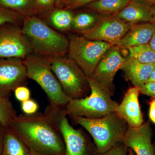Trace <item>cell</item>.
<instances>
[{"mask_svg":"<svg viewBox=\"0 0 155 155\" xmlns=\"http://www.w3.org/2000/svg\"><path fill=\"white\" fill-rule=\"evenodd\" d=\"M8 127L32 155H65L63 135L54 110L49 105L44 113L16 116Z\"/></svg>","mask_w":155,"mask_h":155,"instance_id":"obj_1","label":"cell"},{"mask_svg":"<svg viewBox=\"0 0 155 155\" xmlns=\"http://www.w3.org/2000/svg\"><path fill=\"white\" fill-rule=\"evenodd\" d=\"M22 31L30 42L33 52L38 55L53 58L68 53L69 38L35 16L24 17Z\"/></svg>","mask_w":155,"mask_h":155,"instance_id":"obj_2","label":"cell"},{"mask_svg":"<svg viewBox=\"0 0 155 155\" xmlns=\"http://www.w3.org/2000/svg\"><path fill=\"white\" fill-rule=\"evenodd\" d=\"M69 116L75 124L80 125L90 135L101 155L123 141L129 127L116 112L99 119Z\"/></svg>","mask_w":155,"mask_h":155,"instance_id":"obj_3","label":"cell"},{"mask_svg":"<svg viewBox=\"0 0 155 155\" xmlns=\"http://www.w3.org/2000/svg\"><path fill=\"white\" fill-rule=\"evenodd\" d=\"M28 79L38 84L45 93L50 105L66 108L72 100L65 94L50 66L48 58L30 55L23 60Z\"/></svg>","mask_w":155,"mask_h":155,"instance_id":"obj_4","label":"cell"},{"mask_svg":"<svg viewBox=\"0 0 155 155\" xmlns=\"http://www.w3.org/2000/svg\"><path fill=\"white\" fill-rule=\"evenodd\" d=\"M91 92L88 96L72 99L66 107L68 116L99 119L116 112L119 104L91 78H88Z\"/></svg>","mask_w":155,"mask_h":155,"instance_id":"obj_5","label":"cell"},{"mask_svg":"<svg viewBox=\"0 0 155 155\" xmlns=\"http://www.w3.org/2000/svg\"><path fill=\"white\" fill-rule=\"evenodd\" d=\"M48 58L53 73L67 96L71 99L88 96L91 92L88 77L74 61L65 56Z\"/></svg>","mask_w":155,"mask_h":155,"instance_id":"obj_6","label":"cell"},{"mask_svg":"<svg viewBox=\"0 0 155 155\" xmlns=\"http://www.w3.org/2000/svg\"><path fill=\"white\" fill-rule=\"evenodd\" d=\"M68 57L74 61L88 78L91 77L103 56L112 45L91 40L82 36L69 37Z\"/></svg>","mask_w":155,"mask_h":155,"instance_id":"obj_7","label":"cell"},{"mask_svg":"<svg viewBox=\"0 0 155 155\" xmlns=\"http://www.w3.org/2000/svg\"><path fill=\"white\" fill-rule=\"evenodd\" d=\"M65 145V155H101L94 141L81 128L69 123L66 108L54 107Z\"/></svg>","mask_w":155,"mask_h":155,"instance_id":"obj_8","label":"cell"},{"mask_svg":"<svg viewBox=\"0 0 155 155\" xmlns=\"http://www.w3.org/2000/svg\"><path fill=\"white\" fill-rule=\"evenodd\" d=\"M32 53L30 42L19 25L8 23L0 26V59L23 60Z\"/></svg>","mask_w":155,"mask_h":155,"instance_id":"obj_9","label":"cell"},{"mask_svg":"<svg viewBox=\"0 0 155 155\" xmlns=\"http://www.w3.org/2000/svg\"><path fill=\"white\" fill-rule=\"evenodd\" d=\"M126 60L121 54L120 48L112 45L103 56L90 78L113 97L115 91L114 78Z\"/></svg>","mask_w":155,"mask_h":155,"instance_id":"obj_10","label":"cell"},{"mask_svg":"<svg viewBox=\"0 0 155 155\" xmlns=\"http://www.w3.org/2000/svg\"><path fill=\"white\" fill-rule=\"evenodd\" d=\"M132 25L119 19L114 14H102L93 28L81 35L91 40L100 41L112 45L122 38Z\"/></svg>","mask_w":155,"mask_h":155,"instance_id":"obj_11","label":"cell"},{"mask_svg":"<svg viewBox=\"0 0 155 155\" xmlns=\"http://www.w3.org/2000/svg\"><path fill=\"white\" fill-rule=\"evenodd\" d=\"M28 79L23 60L0 59V95L9 97L18 87L24 85Z\"/></svg>","mask_w":155,"mask_h":155,"instance_id":"obj_12","label":"cell"},{"mask_svg":"<svg viewBox=\"0 0 155 155\" xmlns=\"http://www.w3.org/2000/svg\"><path fill=\"white\" fill-rule=\"evenodd\" d=\"M153 130L149 122L137 127H128L123 142L136 155H155Z\"/></svg>","mask_w":155,"mask_h":155,"instance_id":"obj_13","label":"cell"},{"mask_svg":"<svg viewBox=\"0 0 155 155\" xmlns=\"http://www.w3.org/2000/svg\"><path fill=\"white\" fill-rule=\"evenodd\" d=\"M140 93V89L137 87L128 89L116 109V114L127 122L129 127H139L144 123L139 102Z\"/></svg>","mask_w":155,"mask_h":155,"instance_id":"obj_14","label":"cell"},{"mask_svg":"<svg viewBox=\"0 0 155 155\" xmlns=\"http://www.w3.org/2000/svg\"><path fill=\"white\" fill-rule=\"evenodd\" d=\"M155 33V25L152 22L133 24L122 38L112 44L119 48H128L147 44Z\"/></svg>","mask_w":155,"mask_h":155,"instance_id":"obj_15","label":"cell"},{"mask_svg":"<svg viewBox=\"0 0 155 155\" xmlns=\"http://www.w3.org/2000/svg\"><path fill=\"white\" fill-rule=\"evenodd\" d=\"M151 7L139 0H130L124 8L114 14L119 19L131 24L152 23Z\"/></svg>","mask_w":155,"mask_h":155,"instance_id":"obj_16","label":"cell"},{"mask_svg":"<svg viewBox=\"0 0 155 155\" xmlns=\"http://www.w3.org/2000/svg\"><path fill=\"white\" fill-rule=\"evenodd\" d=\"M155 67V64H142L128 57L121 69L127 80L140 88L147 83Z\"/></svg>","mask_w":155,"mask_h":155,"instance_id":"obj_17","label":"cell"},{"mask_svg":"<svg viewBox=\"0 0 155 155\" xmlns=\"http://www.w3.org/2000/svg\"><path fill=\"white\" fill-rule=\"evenodd\" d=\"M45 19L48 25L58 31L65 32L71 30L74 14L72 11L64 8H54L46 13Z\"/></svg>","mask_w":155,"mask_h":155,"instance_id":"obj_18","label":"cell"},{"mask_svg":"<svg viewBox=\"0 0 155 155\" xmlns=\"http://www.w3.org/2000/svg\"><path fill=\"white\" fill-rule=\"evenodd\" d=\"M0 155H32L23 141L10 127L6 128Z\"/></svg>","mask_w":155,"mask_h":155,"instance_id":"obj_19","label":"cell"},{"mask_svg":"<svg viewBox=\"0 0 155 155\" xmlns=\"http://www.w3.org/2000/svg\"><path fill=\"white\" fill-rule=\"evenodd\" d=\"M130 0H97L85 6L86 12L112 15L124 8Z\"/></svg>","mask_w":155,"mask_h":155,"instance_id":"obj_20","label":"cell"},{"mask_svg":"<svg viewBox=\"0 0 155 155\" xmlns=\"http://www.w3.org/2000/svg\"><path fill=\"white\" fill-rule=\"evenodd\" d=\"M102 14L86 12L74 15L71 30L79 34L91 30L99 21Z\"/></svg>","mask_w":155,"mask_h":155,"instance_id":"obj_21","label":"cell"},{"mask_svg":"<svg viewBox=\"0 0 155 155\" xmlns=\"http://www.w3.org/2000/svg\"><path fill=\"white\" fill-rule=\"evenodd\" d=\"M0 6L14 11L23 18L36 15L34 0H0Z\"/></svg>","mask_w":155,"mask_h":155,"instance_id":"obj_22","label":"cell"},{"mask_svg":"<svg viewBox=\"0 0 155 155\" xmlns=\"http://www.w3.org/2000/svg\"><path fill=\"white\" fill-rule=\"evenodd\" d=\"M129 58L142 64H155V52L148 44L128 48Z\"/></svg>","mask_w":155,"mask_h":155,"instance_id":"obj_23","label":"cell"},{"mask_svg":"<svg viewBox=\"0 0 155 155\" xmlns=\"http://www.w3.org/2000/svg\"><path fill=\"white\" fill-rule=\"evenodd\" d=\"M12 103L8 97L0 95V122L7 128L17 116Z\"/></svg>","mask_w":155,"mask_h":155,"instance_id":"obj_24","label":"cell"},{"mask_svg":"<svg viewBox=\"0 0 155 155\" xmlns=\"http://www.w3.org/2000/svg\"><path fill=\"white\" fill-rule=\"evenodd\" d=\"M23 18L14 11L0 6V26L6 24L19 25Z\"/></svg>","mask_w":155,"mask_h":155,"instance_id":"obj_25","label":"cell"},{"mask_svg":"<svg viewBox=\"0 0 155 155\" xmlns=\"http://www.w3.org/2000/svg\"><path fill=\"white\" fill-rule=\"evenodd\" d=\"M36 14H44L55 8V0H34Z\"/></svg>","mask_w":155,"mask_h":155,"instance_id":"obj_26","label":"cell"},{"mask_svg":"<svg viewBox=\"0 0 155 155\" xmlns=\"http://www.w3.org/2000/svg\"><path fill=\"white\" fill-rule=\"evenodd\" d=\"M96 1L97 0H64L63 8L72 11L81 7H85Z\"/></svg>","mask_w":155,"mask_h":155,"instance_id":"obj_27","label":"cell"},{"mask_svg":"<svg viewBox=\"0 0 155 155\" xmlns=\"http://www.w3.org/2000/svg\"><path fill=\"white\" fill-rule=\"evenodd\" d=\"M38 108V104L31 98L21 102V109L25 115H31L36 114Z\"/></svg>","mask_w":155,"mask_h":155,"instance_id":"obj_28","label":"cell"},{"mask_svg":"<svg viewBox=\"0 0 155 155\" xmlns=\"http://www.w3.org/2000/svg\"><path fill=\"white\" fill-rule=\"evenodd\" d=\"M128 148L122 141L101 155H128Z\"/></svg>","mask_w":155,"mask_h":155,"instance_id":"obj_29","label":"cell"},{"mask_svg":"<svg viewBox=\"0 0 155 155\" xmlns=\"http://www.w3.org/2000/svg\"><path fill=\"white\" fill-rule=\"evenodd\" d=\"M14 92L16 99L21 102L30 99V90L25 85L18 87L14 90Z\"/></svg>","mask_w":155,"mask_h":155,"instance_id":"obj_30","label":"cell"},{"mask_svg":"<svg viewBox=\"0 0 155 155\" xmlns=\"http://www.w3.org/2000/svg\"><path fill=\"white\" fill-rule=\"evenodd\" d=\"M140 89V93L155 98V82H147Z\"/></svg>","mask_w":155,"mask_h":155,"instance_id":"obj_31","label":"cell"},{"mask_svg":"<svg viewBox=\"0 0 155 155\" xmlns=\"http://www.w3.org/2000/svg\"><path fill=\"white\" fill-rule=\"evenodd\" d=\"M149 108V118L150 120L155 124V98H153L150 102Z\"/></svg>","mask_w":155,"mask_h":155,"instance_id":"obj_32","label":"cell"},{"mask_svg":"<svg viewBox=\"0 0 155 155\" xmlns=\"http://www.w3.org/2000/svg\"><path fill=\"white\" fill-rule=\"evenodd\" d=\"M6 128V127H4L0 122V155L2 152V148L3 140H4Z\"/></svg>","mask_w":155,"mask_h":155,"instance_id":"obj_33","label":"cell"},{"mask_svg":"<svg viewBox=\"0 0 155 155\" xmlns=\"http://www.w3.org/2000/svg\"><path fill=\"white\" fill-rule=\"evenodd\" d=\"M148 45L155 52V33L154 34L152 38L150 41L148 43Z\"/></svg>","mask_w":155,"mask_h":155,"instance_id":"obj_34","label":"cell"},{"mask_svg":"<svg viewBox=\"0 0 155 155\" xmlns=\"http://www.w3.org/2000/svg\"><path fill=\"white\" fill-rule=\"evenodd\" d=\"M55 8H63V4H64V0H55Z\"/></svg>","mask_w":155,"mask_h":155,"instance_id":"obj_35","label":"cell"},{"mask_svg":"<svg viewBox=\"0 0 155 155\" xmlns=\"http://www.w3.org/2000/svg\"><path fill=\"white\" fill-rule=\"evenodd\" d=\"M155 82V67L153 70L148 80L147 81V82Z\"/></svg>","mask_w":155,"mask_h":155,"instance_id":"obj_36","label":"cell"},{"mask_svg":"<svg viewBox=\"0 0 155 155\" xmlns=\"http://www.w3.org/2000/svg\"><path fill=\"white\" fill-rule=\"evenodd\" d=\"M151 11L152 23L155 25V5L152 6Z\"/></svg>","mask_w":155,"mask_h":155,"instance_id":"obj_37","label":"cell"},{"mask_svg":"<svg viewBox=\"0 0 155 155\" xmlns=\"http://www.w3.org/2000/svg\"><path fill=\"white\" fill-rule=\"evenodd\" d=\"M139 1H141L151 6L155 5V0H139Z\"/></svg>","mask_w":155,"mask_h":155,"instance_id":"obj_38","label":"cell"},{"mask_svg":"<svg viewBox=\"0 0 155 155\" xmlns=\"http://www.w3.org/2000/svg\"><path fill=\"white\" fill-rule=\"evenodd\" d=\"M128 155H136L135 154V153L132 150L130 149V148H128Z\"/></svg>","mask_w":155,"mask_h":155,"instance_id":"obj_39","label":"cell"},{"mask_svg":"<svg viewBox=\"0 0 155 155\" xmlns=\"http://www.w3.org/2000/svg\"><path fill=\"white\" fill-rule=\"evenodd\" d=\"M154 148H155V143L154 144Z\"/></svg>","mask_w":155,"mask_h":155,"instance_id":"obj_40","label":"cell"}]
</instances>
